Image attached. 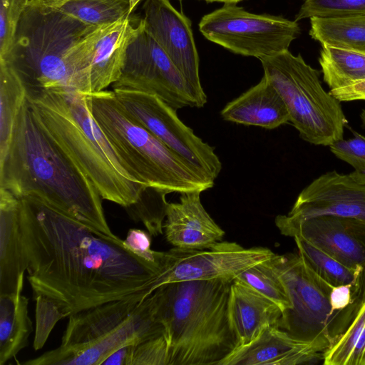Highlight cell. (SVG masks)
Masks as SVG:
<instances>
[{
	"label": "cell",
	"instance_id": "37",
	"mask_svg": "<svg viewBox=\"0 0 365 365\" xmlns=\"http://www.w3.org/2000/svg\"><path fill=\"white\" fill-rule=\"evenodd\" d=\"M151 235L142 230L130 229L123 240L125 245L135 254L158 266V251L151 249Z\"/></svg>",
	"mask_w": 365,
	"mask_h": 365
},
{
	"label": "cell",
	"instance_id": "11",
	"mask_svg": "<svg viewBox=\"0 0 365 365\" xmlns=\"http://www.w3.org/2000/svg\"><path fill=\"white\" fill-rule=\"evenodd\" d=\"M126 113L170 149L208 178L215 180L222 163L215 148L182 123L177 110L155 95L131 89H114Z\"/></svg>",
	"mask_w": 365,
	"mask_h": 365
},
{
	"label": "cell",
	"instance_id": "39",
	"mask_svg": "<svg viewBox=\"0 0 365 365\" xmlns=\"http://www.w3.org/2000/svg\"><path fill=\"white\" fill-rule=\"evenodd\" d=\"M329 93L339 101L365 100V81L342 88L331 90Z\"/></svg>",
	"mask_w": 365,
	"mask_h": 365
},
{
	"label": "cell",
	"instance_id": "12",
	"mask_svg": "<svg viewBox=\"0 0 365 365\" xmlns=\"http://www.w3.org/2000/svg\"><path fill=\"white\" fill-rule=\"evenodd\" d=\"M275 253L264 247L245 248L234 242H219L203 250L173 247L159 252L154 291L170 283L211 279L233 281L250 267Z\"/></svg>",
	"mask_w": 365,
	"mask_h": 365
},
{
	"label": "cell",
	"instance_id": "3",
	"mask_svg": "<svg viewBox=\"0 0 365 365\" xmlns=\"http://www.w3.org/2000/svg\"><path fill=\"white\" fill-rule=\"evenodd\" d=\"M108 24H87L56 11L27 5L13 48L0 61L15 70L28 92L77 90L89 94L93 51Z\"/></svg>",
	"mask_w": 365,
	"mask_h": 365
},
{
	"label": "cell",
	"instance_id": "44",
	"mask_svg": "<svg viewBox=\"0 0 365 365\" xmlns=\"http://www.w3.org/2000/svg\"><path fill=\"white\" fill-rule=\"evenodd\" d=\"M179 1H182V0H179Z\"/></svg>",
	"mask_w": 365,
	"mask_h": 365
},
{
	"label": "cell",
	"instance_id": "31",
	"mask_svg": "<svg viewBox=\"0 0 365 365\" xmlns=\"http://www.w3.org/2000/svg\"><path fill=\"white\" fill-rule=\"evenodd\" d=\"M167 191L147 187L139 199L133 205L125 207L130 217L140 222L151 236H158L163 232V224L168 205L165 196Z\"/></svg>",
	"mask_w": 365,
	"mask_h": 365
},
{
	"label": "cell",
	"instance_id": "33",
	"mask_svg": "<svg viewBox=\"0 0 365 365\" xmlns=\"http://www.w3.org/2000/svg\"><path fill=\"white\" fill-rule=\"evenodd\" d=\"M29 0H0V60L14 45L18 26Z\"/></svg>",
	"mask_w": 365,
	"mask_h": 365
},
{
	"label": "cell",
	"instance_id": "25",
	"mask_svg": "<svg viewBox=\"0 0 365 365\" xmlns=\"http://www.w3.org/2000/svg\"><path fill=\"white\" fill-rule=\"evenodd\" d=\"M309 35L322 45L365 53V14L338 18H311Z\"/></svg>",
	"mask_w": 365,
	"mask_h": 365
},
{
	"label": "cell",
	"instance_id": "19",
	"mask_svg": "<svg viewBox=\"0 0 365 365\" xmlns=\"http://www.w3.org/2000/svg\"><path fill=\"white\" fill-rule=\"evenodd\" d=\"M131 15L109 24L98 38L90 66V93L104 91L120 78L128 46L143 26L142 18L135 24Z\"/></svg>",
	"mask_w": 365,
	"mask_h": 365
},
{
	"label": "cell",
	"instance_id": "13",
	"mask_svg": "<svg viewBox=\"0 0 365 365\" xmlns=\"http://www.w3.org/2000/svg\"><path fill=\"white\" fill-rule=\"evenodd\" d=\"M113 88L155 95L175 110L197 107L183 76L145 31L143 21L141 30L128 46L120 77Z\"/></svg>",
	"mask_w": 365,
	"mask_h": 365
},
{
	"label": "cell",
	"instance_id": "1",
	"mask_svg": "<svg viewBox=\"0 0 365 365\" xmlns=\"http://www.w3.org/2000/svg\"><path fill=\"white\" fill-rule=\"evenodd\" d=\"M34 297L53 301L66 317L114 300L154 292L158 266L104 234L31 197L19 198Z\"/></svg>",
	"mask_w": 365,
	"mask_h": 365
},
{
	"label": "cell",
	"instance_id": "43",
	"mask_svg": "<svg viewBox=\"0 0 365 365\" xmlns=\"http://www.w3.org/2000/svg\"><path fill=\"white\" fill-rule=\"evenodd\" d=\"M360 118H361L363 125L365 127V109L362 110V111L360 114Z\"/></svg>",
	"mask_w": 365,
	"mask_h": 365
},
{
	"label": "cell",
	"instance_id": "22",
	"mask_svg": "<svg viewBox=\"0 0 365 365\" xmlns=\"http://www.w3.org/2000/svg\"><path fill=\"white\" fill-rule=\"evenodd\" d=\"M229 315L240 345H242L267 327H279L282 311L274 302L235 279L230 287Z\"/></svg>",
	"mask_w": 365,
	"mask_h": 365
},
{
	"label": "cell",
	"instance_id": "41",
	"mask_svg": "<svg viewBox=\"0 0 365 365\" xmlns=\"http://www.w3.org/2000/svg\"><path fill=\"white\" fill-rule=\"evenodd\" d=\"M207 3H212V2H220L223 4H237L239 2H241L242 1L245 0H202Z\"/></svg>",
	"mask_w": 365,
	"mask_h": 365
},
{
	"label": "cell",
	"instance_id": "10",
	"mask_svg": "<svg viewBox=\"0 0 365 365\" xmlns=\"http://www.w3.org/2000/svg\"><path fill=\"white\" fill-rule=\"evenodd\" d=\"M198 26L208 41L235 54L259 59L289 50L301 32L294 20L253 14L235 4H224L204 15Z\"/></svg>",
	"mask_w": 365,
	"mask_h": 365
},
{
	"label": "cell",
	"instance_id": "32",
	"mask_svg": "<svg viewBox=\"0 0 365 365\" xmlns=\"http://www.w3.org/2000/svg\"><path fill=\"white\" fill-rule=\"evenodd\" d=\"M295 21L311 18H338L365 14V0H302Z\"/></svg>",
	"mask_w": 365,
	"mask_h": 365
},
{
	"label": "cell",
	"instance_id": "4",
	"mask_svg": "<svg viewBox=\"0 0 365 365\" xmlns=\"http://www.w3.org/2000/svg\"><path fill=\"white\" fill-rule=\"evenodd\" d=\"M37 121L92 181L102 199L123 207L134 204L148 186L138 180L94 119L88 95L77 90L29 91Z\"/></svg>",
	"mask_w": 365,
	"mask_h": 365
},
{
	"label": "cell",
	"instance_id": "40",
	"mask_svg": "<svg viewBox=\"0 0 365 365\" xmlns=\"http://www.w3.org/2000/svg\"><path fill=\"white\" fill-rule=\"evenodd\" d=\"M130 345L115 351L103 362V365H128Z\"/></svg>",
	"mask_w": 365,
	"mask_h": 365
},
{
	"label": "cell",
	"instance_id": "5",
	"mask_svg": "<svg viewBox=\"0 0 365 365\" xmlns=\"http://www.w3.org/2000/svg\"><path fill=\"white\" fill-rule=\"evenodd\" d=\"M232 280L163 284L153 293L168 365H220L238 346L229 315Z\"/></svg>",
	"mask_w": 365,
	"mask_h": 365
},
{
	"label": "cell",
	"instance_id": "6",
	"mask_svg": "<svg viewBox=\"0 0 365 365\" xmlns=\"http://www.w3.org/2000/svg\"><path fill=\"white\" fill-rule=\"evenodd\" d=\"M59 346L25 365H101L118 349L164 334L152 294L108 302L70 315Z\"/></svg>",
	"mask_w": 365,
	"mask_h": 365
},
{
	"label": "cell",
	"instance_id": "24",
	"mask_svg": "<svg viewBox=\"0 0 365 365\" xmlns=\"http://www.w3.org/2000/svg\"><path fill=\"white\" fill-rule=\"evenodd\" d=\"M27 5L56 11L98 26L130 16L129 0H29Z\"/></svg>",
	"mask_w": 365,
	"mask_h": 365
},
{
	"label": "cell",
	"instance_id": "35",
	"mask_svg": "<svg viewBox=\"0 0 365 365\" xmlns=\"http://www.w3.org/2000/svg\"><path fill=\"white\" fill-rule=\"evenodd\" d=\"M36 329L34 348L38 351L43 348L56 323L66 317L60 307L51 299L36 296Z\"/></svg>",
	"mask_w": 365,
	"mask_h": 365
},
{
	"label": "cell",
	"instance_id": "23",
	"mask_svg": "<svg viewBox=\"0 0 365 365\" xmlns=\"http://www.w3.org/2000/svg\"><path fill=\"white\" fill-rule=\"evenodd\" d=\"M16 292L0 294V364L14 358L29 344L33 331L29 317V299Z\"/></svg>",
	"mask_w": 365,
	"mask_h": 365
},
{
	"label": "cell",
	"instance_id": "15",
	"mask_svg": "<svg viewBox=\"0 0 365 365\" xmlns=\"http://www.w3.org/2000/svg\"><path fill=\"white\" fill-rule=\"evenodd\" d=\"M275 225L282 235L299 237L351 269L365 267L363 222L330 215L304 218L279 215Z\"/></svg>",
	"mask_w": 365,
	"mask_h": 365
},
{
	"label": "cell",
	"instance_id": "38",
	"mask_svg": "<svg viewBox=\"0 0 365 365\" xmlns=\"http://www.w3.org/2000/svg\"><path fill=\"white\" fill-rule=\"evenodd\" d=\"M356 291L350 285L333 287L329 300L334 311H341L352 304L355 299Z\"/></svg>",
	"mask_w": 365,
	"mask_h": 365
},
{
	"label": "cell",
	"instance_id": "30",
	"mask_svg": "<svg viewBox=\"0 0 365 365\" xmlns=\"http://www.w3.org/2000/svg\"><path fill=\"white\" fill-rule=\"evenodd\" d=\"M270 259L250 267L235 279L274 302L283 313L290 308L291 302L284 282Z\"/></svg>",
	"mask_w": 365,
	"mask_h": 365
},
{
	"label": "cell",
	"instance_id": "36",
	"mask_svg": "<svg viewBox=\"0 0 365 365\" xmlns=\"http://www.w3.org/2000/svg\"><path fill=\"white\" fill-rule=\"evenodd\" d=\"M128 365H168V347L164 334L130 344Z\"/></svg>",
	"mask_w": 365,
	"mask_h": 365
},
{
	"label": "cell",
	"instance_id": "29",
	"mask_svg": "<svg viewBox=\"0 0 365 365\" xmlns=\"http://www.w3.org/2000/svg\"><path fill=\"white\" fill-rule=\"evenodd\" d=\"M307 266L332 287L350 285L357 292L362 270L351 269L299 237H293Z\"/></svg>",
	"mask_w": 365,
	"mask_h": 365
},
{
	"label": "cell",
	"instance_id": "16",
	"mask_svg": "<svg viewBox=\"0 0 365 365\" xmlns=\"http://www.w3.org/2000/svg\"><path fill=\"white\" fill-rule=\"evenodd\" d=\"M287 215L296 218L330 215L365 223V184L350 174L327 172L299 193Z\"/></svg>",
	"mask_w": 365,
	"mask_h": 365
},
{
	"label": "cell",
	"instance_id": "17",
	"mask_svg": "<svg viewBox=\"0 0 365 365\" xmlns=\"http://www.w3.org/2000/svg\"><path fill=\"white\" fill-rule=\"evenodd\" d=\"M324 351L299 341L276 326L264 328L247 344L240 345L220 365H297L317 363Z\"/></svg>",
	"mask_w": 365,
	"mask_h": 365
},
{
	"label": "cell",
	"instance_id": "21",
	"mask_svg": "<svg viewBox=\"0 0 365 365\" xmlns=\"http://www.w3.org/2000/svg\"><path fill=\"white\" fill-rule=\"evenodd\" d=\"M220 115L227 121L269 130L289 122L282 98L264 76L257 84L227 103Z\"/></svg>",
	"mask_w": 365,
	"mask_h": 365
},
{
	"label": "cell",
	"instance_id": "20",
	"mask_svg": "<svg viewBox=\"0 0 365 365\" xmlns=\"http://www.w3.org/2000/svg\"><path fill=\"white\" fill-rule=\"evenodd\" d=\"M19 199L0 188V294L24 288L27 261L19 220Z\"/></svg>",
	"mask_w": 365,
	"mask_h": 365
},
{
	"label": "cell",
	"instance_id": "14",
	"mask_svg": "<svg viewBox=\"0 0 365 365\" xmlns=\"http://www.w3.org/2000/svg\"><path fill=\"white\" fill-rule=\"evenodd\" d=\"M142 18L147 33L163 49L185 79L197 108L207 101L200 79L199 56L192 23L170 0H145Z\"/></svg>",
	"mask_w": 365,
	"mask_h": 365
},
{
	"label": "cell",
	"instance_id": "28",
	"mask_svg": "<svg viewBox=\"0 0 365 365\" xmlns=\"http://www.w3.org/2000/svg\"><path fill=\"white\" fill-rule=\"evenodd\" d=\"M325 365H365V300L346 330L324 351Z\"/></svg>",
	"mask_w": 365,
	"mask_h": 365
},
{
	"label": "cell",
	"instance_id": "9",
	"mask_svg": "<svg viewBox=\"0 0 365 365\" xmlns=\"http://www.w3.org/2000/svg\"><path fill=\"white\" fill-rule=\"evenodd\" d=\"M271 263L286 287L291 307L282 313L279 327L294 339L325 351L346 330L356 312L351 304L334 311L332 286L316 275L298 254H275Z\"/></svg>",
	"mask_w": 365,
	"mask_h": 365
},
{
	"label": "cell",
	"instance_id": "27",
	"mask_svg": "<svg viewBox=\"0 0 365 365\" xmlns=\"http://www.w3.org/2000/svg\"><path fill=\"white\" fill-rule=\"evenodd\" d=\"M319 63L330 90L365 81V53L322 45Z\"/></svg>",
	"mask_w": 365,
	"mask_h": 365
},
{
	"label": "cell",
	"instance_id": "34",
	"mask_svg": "<svg viewBox=\"0 0 365 365\" xmlns=\"http://www.w3.org/2000/svg\"><path fill=\"white\" fill-rule=\"evenodd\" d=\"M351 138L336 141L329 148L340 160L351 165L354 170L350 175L356 181L365 184V137L353 131Z\"/></svg>",
	"mask_w": 365,
	"mask_h": 365
},
{
	"label": "cell",
	"instance_id": "42",
	"mask_svg": "<svg viewBox=\"0 0 365 365\" xmlns=\"http://www.w3.org/2000/svg\"><path fill=\"white\" fill-rule=\"evenodd\" d=\"M142 0H129V14L131 15L135 7Z\"/></svg>",
	"mask_w": 365,
	"mask_h": 365
},
{
	"label": "cell",
	"instance_id": "8",
	"mask_svg": "<svg viewBox=\"0 0 365 365\" xmlns=\"http://www.w3.org/2000/svg\"><path fill=\"white\" fill-rule=\"evenodd\" d=\"M259 61L264 76L282 98L289 122L301 138L325 146L343 139L347 119L340 101L322 87L317 70L289 50Z\"/></svg>",
	"mask_w": 365,
	"mask_h": 365
},
{
	"label": "cell",
	"instance_id": "26",
	"mask_svg": "<svg viewBox=\"0 0 365 365\" xmlns=\"http://www.w3.org/2000/svg\"><path fill=\"white\" fill-rule=\"evenodd\" d=\"M27 96V88L19 74L7 63L0 61V161L9 150Z\"/></svg>",
	"mask_w": 365,
	"mask_h": 365
},
{
	"label": "cell",
	"instance_id": "7",
	"mask_svg": "<svg viewBox=\"0 0 365 365\" xmlns=\"http://www.w3.org/2000/svg\"><path fill=\"white\" fill-rule=\"evenodd\" d=\"M87 95L94 119L138 180L168 193L202 192L213 187L215 180L204 175L131 118L113 91Z\"/></svg>",
	"mask_w": 365,
	"mask_h": 365
},
{
	"label": "cell",
	"instance_id": "18",
	"mask_svg": "<svg viewBox=\"0 0 365 365\" xmlns=\"http://www.w3.org/2000/svg\"><path fill=\"white\" fill-rule=\"evenodd\" d=\"M200 194L183 192L178 202L168 205L163 230L174 247L203 250L221 242L225 235L205 209Z\"/></svg>",
	"mask_w": 365,
	"mask_h": 365
},
{
	"label": "cell",
	"instance_id": "2",
	"mask_svg": "<svg viewBox=\"0 0 365 365\" xmlns=\"http://www.w3.org/2000/svg\"><path fill=\"white\" fill-rule=\"evenodd\" d=\"M0 188L36 198L108 235L115 236L92 181L41 128L26 100L0 161Z\"/></svg>",
	"mask_w": 365,
	"mask_h": 365
}]
</instances>
